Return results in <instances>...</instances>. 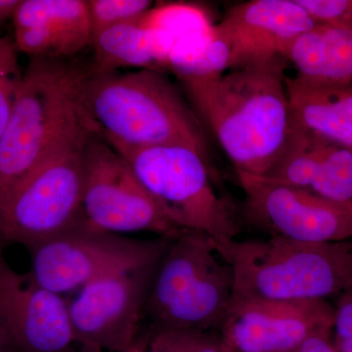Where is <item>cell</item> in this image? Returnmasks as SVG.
<instances>
[{
	"instance_id": "cell-1",
	"label": "cell",
	"mask_w": 352,
	"mask_h": 352,
	"mask_svg": "<svg viewBox=\"0 0 352 352\" xmlns=\"http://www.w3.org/2000/svg\"><path fill=\"white\" fill-rule=\"evenodd\" d=\"M283 57L182 83L192 108L219 141L235 171L264 176L292 131Z\"/></svg>"
},
{
	"instance_id": "cell-2",
	"label": "cell",
	"mask_w": 352,
	"mask_h": 352,
	"mask_svg": "<svg viewBox=\"0 0 352 352\" xmlns=\"http://www.w3.org/2000/svg\"><path fill=\"white\" fill-rule=\"evenodd\" d=\"M82 110L107 142L131 148L188 146L210 163L203 122L163 72L96 74L90 69Z\"/></svg>"
},
{
	"instance_id": "cell-3",
	"label": "cell",
	"mask_w": 352,
	"mask_h": 352,
	"mask_svg": "<svg viewBox=\"0 0 352 352\" xmlns=\"http://www.w3.org/2000/svg\"><path fill=\"white\" fill-rule=\"evenodd\" d=\"M214 241L231 266L233 296L328 300L352 294V240L309 243L263 237Z\"/></svg>"
},
{
	"instance_id": "cell-4",
	"label": "cell",
	"mask_w": 352,
	"mask_h": 352,
	"mask_svg": "<svg viewBox=\"0 0 352 352\" xmlns=\"http://www.w3.org/2000/svg\"><path fill=\"white\" fill-rule=\"evenodd\" d=\"M89 73L66 59L32 58L0 138V205L82 119Z\"/></svg>"
},
{
	"instance_id": "cell-5",
	"label": "cell",
	"mask_w": 352,
	"mask_h": 352,
	"mask_svg": "<svg viewBox=\"0 0 352 352\" xmlns=\"http://www.w3.org/2000/svg\"><path fill=\"white\" fill-rule=\"evenodd\" d=\"M234 275L208 234L185 231L161 259L145 307L144 338L164 330L217 331L232 300Z\"/></svg>"
},
{
	"instance_id": "cell-6",
	"label": "cell",
	"mask_w": 352,
	"mask_h": 352,
	"mask_svg": "<svg viewBox=\"0 0 352 352\" xmlns=\"http://www.w3.org/2000/svg\"><path fill=\"white\" fill-rule=\"evenodd\" d=\"M108 143L183 231L206 233L215 241L236 239L242 232L240 208L219 195L212 163L195 150L184 145L131 148Z\"/></svg>"
},
{
	"instance_id": "cell-7",
	"label": "cell",
	"mask_w": 352,
	"mask_h": 352,
	"mask_svg": "<svg viewBox=\"0 0 352 352\" xmlns=\"http://www.w3.org/2000/svg\"><path fill=\"white\" fill-rule=\"evenodd\" d=\"M94 129L85 116L0 205V243L27 249L82 217L83 157Z\"/></svg>"
},
{
	"instance_id": "cell-8",
	"label": "cell",
	"mask_w": 352,
	"mask_h": 352,
	"mask_svg": "<svg viewBox=\"0 0 352 352\" xmlns=\"http://www.w3.org/2000/svg\"><path fill=\"white\" fill-rule=\"evenodd\" d=\"M175 238L136 240L90 226L82 219L30 248L32 276L43 288L63 294L100 278L161 261Z\"/></svg>"
},
{
	"instance_id": "cell-9",
	"label": "cell",
	"mask_w": 352,
	"mask_h": 352,
	"mask_svg": "<svg viewBox=\"0 0 352 352\" xmlns=\"http://www.w3.org/2000/svg\"><path fill=\"white\" fill-rule=\"evenodd\" d=\"M82 217L90 226L119 235L147 231L176 238L185 232L164 214L124 157L94 131L83 157Z\"/></svg>"
},
{
	"instance_id": "cell-10",
	"label": "cell",
	"mask_w": 352,
	"mask_h": 352,
	"mask_svg": "<svg viewBox=\"0 0 352 352\" xmlns=\"http://www.w3.org/2000/svg\"><path fill=\"white\" fill-rule=\"evenodd\" d=\"M244 192L243 226L264 237L309 243L352 240V205L261 176L236 171Z\"/></svg>"
},
{
	"instance_id": "cell-11",
	"label": "cell",
	"mask_w": 352,
	"mask_h": 352,
	"mask_svg": "<svg viewBox=\"0 0 352 352\" xmlns=\"http://www.w3.org/2000/svg\"><path fill=\"white\" fill-rule=\"evenodd\" d=\"M160 263L109 275L80 289L69 302L80 344L104 351L142 352L146 303Z\"/></svg>"
},
{
	"instance_id": "cell-12",
	"label": "cell",
	"mask_w": 352,
	"mask_h": 352,
	"mask_svg": "<svg viewBox=\"0 0 352 352\" xmlns=\"http://www.w3.org/2000/svg\"><path fill=\"white\" fill-rule=\"evenodd\" d=\"M329 300H272L232 296L220 339L226 352H288L312 336L332 333Z\"/></svg>"
},
{
	"instance_id": "cell-13",
	"label": "cell",
	"mask_w": 352,
	"mask_h": 352,
	"mask_svg": "<svg viewBox=\"0 0 352 352\" xmlns=\"http://www.w3.org/2000/svg\"><path fill=\"white\" fill-rule=\"evenodd\" d=\"M0 330L8 352H78L64 296L14 270L0 245Z\"/></svg>"
},
{
	"instance_id": "cell-14",
	"label": "cell",
	"mask_w": 352,
	"mask_h": 352,
	"mask_svg": "<svg viewBox=\"0 0 352 352\" xmlns=\"http://www.w3.org/2000/svg\"><path fill=\"white\" fill-rule=\"evenodd\" d=\"M315 25L296 0H252L229 8L217 27L230 47L229 69H236L282 57Z\"/></svg>"
},
{
	"instance_id": "cell-15",
	"label": "cell",
	"mask_w": 352,
	"mask_h": 352,
	"mask_svg": "<svg viewBox=\"0 0 352 352\" xmlns=\"http://www.w3.org/2000/svg\"><path fill=\"white\" fill-rule=\"evenodd\" d=\"M261 177L352 205V151L293 124L281 156Z\"/></svg>"
},
{
	"instance_id": "cell-16",
	"label": "cell",
	"mask_w": 352,
	"mask_h": 352,
	"mask_svg": "<svg viewBox=\"0 0 352 352\" xmlns=\"http://www.w3.org/2000/svg\"><path fill=\"white\" fill-rule=\"evenodd\" d=\"M292 124L352 151V83L286 76Z\"/></svg>"
},
{
	"instance_id": "cell-17",
	"label": "cell",
	"mask_w": 352,
	"mask_h": 352,
	"mask_svg": "<svg viewBox=\"0 0 352 352\" xmlns=\"http://www.w3.org/2000/svg\"><path fill=\"white\" fill-rule=\"evenodd\" d=\"M175 43L173 34L145 27L139 21L116 25L92 36L94 62L90 69L96 74L115 73L122 68L164 73Z\"/></svg>"
},
{
	"instance_id": "cell-18",
	"label": "cell",
	"mask_w": 352,
	"mask_h": 352,
	"mask_svg": "<svg viewBox=\"0 0 352 352\" xmlns=\"http://www.w3.org/2000/svg\"><path fill=\"white\" fill-rule=\"evenodd\" d=\"M282 57L298 75L328 83H352V31L316 25L291 41Z\"/></svg>"
},
{
	"instance_id": "cell-19",
	"label": "cell",
	"mask_w": 352,
	"mask_h": 352,
	"mask_svg": "<svg viewBox=\"0 0 352 352\" xmlns=\"http://www.w3.org/2000/svg\"><path fill=\"white\" fill-rule=\"evenodd\" d=\"M229 44L217 25H212L206 31L176 41L168 71L175 74L178 80L215 78L229 69Z\"/></svg>"
},
{
	"instance_id": "cell-20",
	"label": "cell",
	"mask_w": 352,
	"mask_h": 352,
	"mask_svg": "<svg viewBox=\"0 0 352 352\" xmlns=\"http://www.w3.org/2000/svg\"><path fill=\"white\" fill-rule=\"evenodd\" d=\"M11 19L15 31L50 25L91 43L87 0H20Z\"/></svg>"
},
{
	"instance_id": "cell-21",
	"label": "cell",
	"mask_w": 352,
	"mask_h": 352,
	"mask_svg": "<svg viewBox=\"0 0 352 352\" xmlns=\"http://www.w3.org/2000/svg\"><path fill=\"white\" fill-rule=\"evenodd\" d=\"M139 22L145 27L168 32L176 41L189 34L206 31L214 25L204 10L192 4L184 3L152 7Z\"/></svg>"
},
{
	"instance_id": "cell-22",
	"label": "cell",
	"mask_w": 352,
	"mask_h": 352,
	"mask_svg": "<svg viewBox=\"0 0 352 352\" xmlns=\"http://www.w3.org/2000/svg\"><path fill=\"white\" fill-rule=\"evenodd\" d=\"M143 352H226L219 332L164 330L146 338Z\"/></svg>"
},
{
	"instance_id": "cell-23",
	"label": "cell",
	"mask_w": 352,
	"mask_h": 352,
	"mask_svg": "<svg viewBox=\"0 0 352 352\" xmlns=\"http://www.w3.org/2000/svg\"><path fill=\"white\" fill-rule=\"evenodd\" d=\"M92 36L116 25L138 22L153 7L149 0H87Z\"/></svg>"
},
{
	"instance_id": "cell-24",
	"label": "cell",
	"mask_w": 352,
	"mask_h": 352,
	"mask_svg": "<svg viewBox=\"0 0 352 352\" xmlns=\"http://www.w3.org/2000/svg\"><path fill=\"white\" fill-rule=\"evenodd\" d=\"M23 73L15 43L10 38L0 36V138L10 117Z\"/></svg>"
},
{
	"instance_id": "cell-25",
	"label": "cell",
	"mask_w": 352,
	"mask_h": 352,
	"mask_svg": "<svg viewBox=\"0 0 352 352\" xmlns=\"http://www.w3.org/2000/svg\"><path fill=\"white\" fill-rule=\"evenodd\" d=\"M315 25L352 31V0H296Z\"/></svg>"
},
{
	"instance_id": "cell-26",
	"label": "cell",
	"mask_w": 352,
	"mask_h": 352,
	"mask_svg": "<svg viewBox=\"0 0 352 352\" xmlns=\"http://www.w3.org/2000/svg\"><path fill=\"white\" fill-rule=\"evenodd\" d=\"M332 342L337 352H352V294L338 298Z\"/></svg>"
},
{
	"instance_id": "cell-27",
	"label": "cell",
	"mask_w": 352,
	"mask_h": 352,
	"mask_svg": "<svg viewBox=\"0 0 352 352\" xmlns=\"http://www.w3.org/2000/svg\"><path fill=\"white\" fill-rule=\"evenodd\" d=\"M288 352H337L332 342V333H318L312 336Z\"/></svg>"
},
{
	"instance_id": "cell-28",
	"label": "cell",
	"mask_w": 352,
	"mask_h": 352,
	"mask_svg": "<svg viewBox=\"0 0 352 352\" xmlns=\"http://www.w3.org/2000/svg\"><path fill=\"white\" fill-rule=\"evenodd\" d=\"M20 0H0V24L12 18Z\"/></svg>"
},
{
	"instance_id": "cell-29",
	"label": "cell",
	"mask_w": 352,
	"mask_h": 352,
	"mask_svg": "<svg viewBox=\"0 0 352 352\" xmlns=\"http://www.w3.org/2000/svg\"><path fill=\"white\" fill-rule=\"evenodd\" d=\"M0 352H8L7 351L6 340H4L3 333L0 330Z\"/></svg>"
},
{
	"instance_id": "cell-30",
	"label": "cell",
	"mask_w": 352,
	"mask_h": 352,
	"mask_svg": "<svg viewBox=\"0 0 352 352\" xmlns=\"http://www.w3.org/2000/svg\"><path fill=\"white\" fill-rule=\"evenodd\" d=\"M0 36H1V34H0Z\"/></svg>"
}]
</instances>
